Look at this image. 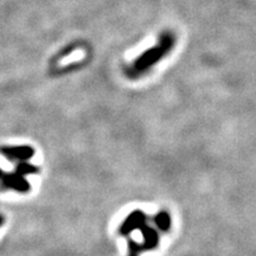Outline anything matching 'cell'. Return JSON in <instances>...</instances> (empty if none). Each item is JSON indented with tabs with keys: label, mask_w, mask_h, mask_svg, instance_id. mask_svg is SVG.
I'll use <instances>...</instances> for the list:
<instances>
[{
	"label": "cell",
	"mask_w": 256,
	"mask_h": 256,
	"mask_svg": "<svg viewBox=\"0 0 256 256\" xmlns=\"http://www.w3.org/2000/svg\"><path fill=\"white\" fill-rule=\"evenodd\" d=\"M150 220L151 218L142 210H134L122 220L118 232L121 236H130L132 232L142 229Z\"/></svg>",
	"instance_id": "277c9868"
},
{
	"label": "cell",
	"mask_w": 256,
	"mask_h": 256,
	"mask_svg": "<svg viewBox=\"0 0 256 256\" xmlns=\"http://www.w3.org/2000/svg\"><path fill=\"white\" fill-rule=\"evenodd\" d=\"M152 223L162 232H168L172 228V218L168 211H160L154 217H152Z\"/></svg>",
	"instance_id": "8992f818"
},
{
	"label": "cell",
	"mask_w": 256,
	"mask_h": 256,
	"mask_svg": "<svg viewBox=\"0 0 256 256\" xmlns=\"http://www.w3.org/2000/svg\"><path fill=\"white\" fill-rule=\"evenodd\" d=\"M176 43H177V37L174 31H164L160 34L158 40L154 46L144 51L130 63L124 69V75L127 78L139 80L144 78L150 70H152L159 62H162L172 50L174 49Z\"/></svg>",
	"instance_id": "6da1fadb"
},
{
	"label": "cell",
	"mask_w": 256,
	"mask_h": 256,
	"mask_svg": "<svg viewBox=\"0 0 256 256\" xmlns=\"http://www.w3.org/2000/svg\"><path fill=\"white\" fill-rule=\"evenodd\" d=\"M4 223H5V217L2 215V214H0V228H2V226H4Z\"/></svg>",
	"instance_id": "ba28073f"
},
{
	"label": "cell",
	"mask_w": 256,
	"mask_h": 256,
	"mask_svg": "<svg viewBox=\"0 0 256 256\" xmlns=\"http://www.w3.org/2000/svg\"><path fill=\"white\" fill-rule=\"evenodd\" d=\"M0 188L26 194L30 191L31 185L26 180V177L18 174L16 170H14V172H6L0 168Z\"/></svg>",
	"instance_id": "3957f363"
},
{
	"label": "cell",
	"mask_w": 256,
	"mask_h": 256,
	"mask_svg": "<svg viewBox=\"0 0 256 256\" xmlns=\"http://www.w3.org/2000/svg\"><path fill=\"white\" fill-rule=\"evenodd\" d=\"M0 154L4 156L11 162H28L34 156V150L31 146H2L0 147Z\"/></svg>",
	"instance_id": "5b68a950"
},
{
	"label": "cell",
	"mask_w": 256,
	"mask_h": 256,
	"mask_svg": "<svg viewBox=\"0 0 256 256\" xmlns=\"http://www.w3.org/2000/svg\"><path fill=\"white\" fill-rule=\"evenodd\" d=\"M142 234V243H138L134 240H128V256H140L145 252L156 249L160 243V232L156 228L154 224L147 222L142 229L139 230Z\"/></svg>",
	"instance_id": "7a4b0ae2"
},
{
	"label": "cell",
	"mask_w": 256,
	"mask_h": 256,
	"mask_svg": "<svg viewBox=\"0 0 256 256\" xmlns=\"http://www.w3.org/2000/svg\"><path fill=\"white\" fill-rule=\"evenodd\" d=\"M14 170L18 172V174L24 176V177H28V176H31V174H40V168H37L36 165H32L31 162H18V164L16 165Z\"/></svg>",
	"instance_id": "52a82bcc"
}]
</instances>
